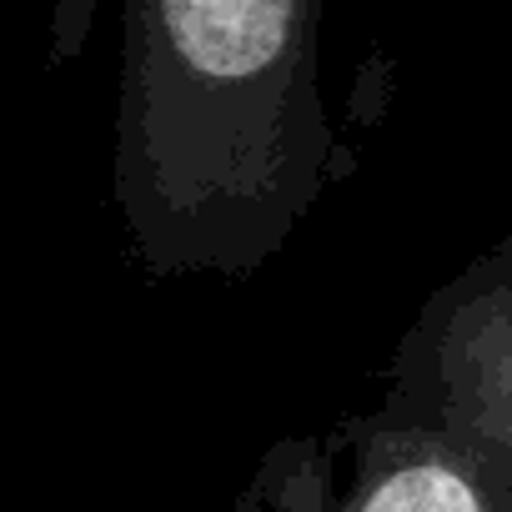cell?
<instances>
[{
    "instance_id": "cell-1",
    "label": "cell",
    "mask_w": 512,
    "mask_h": 512,
    "mask_svg": "<svg viewBox=\"0 0 512 512\" xmlns=\"http://www.w3.org/2000/svg\"><path fill=\"white\" fill-rule=\"evenodd\" d=\"M342 171L322 0H126L116 211L146 277H251Z\"/></svg>"
},
{
    "instance_id": "cell-2",
    "label": "cell",
    "mask_w": 512,
    "mask_h": 512,
    "mask_svg": "<svg viewBox=\"0 0 512 512\" xmlns=\"http://www.w3.org/2000/svg\"><path fill=\"white\" fill-rule=\"evenodd\" d=\"M231 512H497V497L472 447L382 402L277 442Z\"/></svg>"
},
{
    "instance_id": "cell-3",
    "label": "cell",
    "mask_w": 512,
    "mask_h": 512,
    "mask_svg": "<svg viewBox=\"0 0 512 512\" xmlns=\"http://www.w3.org/2000/svg\"><path fill=\"white\" fill-rule=\"evenodd\" d=\"M387 407L512 457V241L447 277L397 337Z\"/></svg>"
},
{
    "instance_id": "cell-4",
    "label": "cell",
    "mask_w": 512,
    "mask_h": 512,
    "mask_svg": "<svg viewBox=\"0 0 512 512\" xmlns=\"http://www.w3.org/2000/svg\"><path fill=\"white\" fill-rule=\"evenodd\" d=\"M91 11H96V0H56V61H71L81 46H86V31H91Z\"/></svg>"
},
{
    "instance_id": "cell-5",
    "label": "cell",
    "mask_w": 512,
    "mask_h": 512,
    "mask_svg": "<svg viewBox=\"0 0 512 512\" xmlns=\"http://www.w3.org/2000/svg\"><path fill=\"white\" fill-rule=\"evenodd\" d=\"M472 457L482 462V477H487V487L497 497V512H512V457H497V452H482V447H472Z\"/></svg>"
}]
</instances>
